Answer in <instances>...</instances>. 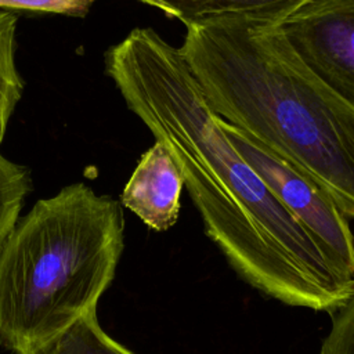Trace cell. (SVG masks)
<instances>
[{
	"label": "cell",
	"mask_w": 354,
	"mask_h": 354,
	"mask_svg": "<svg viewBox=\"0 0 354 354\" xmlns=\"http://www.w3.org/2000/svg\"><path fill=\"white\" fill-rule=\"evenodd\" d=\"M127 108L180 167L207 236L235 272L288 306L335 311L353 279L339 274L224 133L180 48L136 28L105 53Z\"/></svg>",
	"instance_id": "obj_1"
},
{
	"label": "cell",
	"mask_w": 354,
	"mask_h": 354,
	"mask_svg": "<svg viewBox=\"0 0 354 354\" xmlns=\"http://www.w3.org/2000/svg\"><path fill=\"white\" fill-rule=\"evenodd\" d=\"M212 111L311 178L354 218V108L277 26L188 28L180 47Z\"/></svg>",
	"instance_id": "obj_2"
},
{
	"label": "cell",
	"mask_w": 354,
	"mask_h": 354,
	"mask_svg": "<svg viewBox=\"0 0 354 354\" xmlns=\"http://www.w3.org/2000/svg\"><path fill=\"white\" fill-rule=\"evenodd\" d=\"M120 202L72 183L39 199L0 243V343L33 354L97 311L124 246Z\"/></svg>",
	"instance_id": "obj_3"
},
{
	"label": "cell",
	"mask_w": 354,
	"mask_h": 354,
	"mask_svg": "<svg viewBox=\"0 0 354 354\" xmlns=\"http://www.w3.org/2000/svg\"><path fill=\"white\" fill-rule=\"evenodd\" d=\"M220 123L238 152L272 195L304 227L333 268L343 277L354 279V236L347 217L332 198L311 178L259 141L221 118Z\"/></svg>",
	"instance_id": "obj_4"
},
{
	"label": "cell",
	"mask_w": 354,
	"mask_h": 354,
	"mask_svg": "<svg viewBox=\"0 0 354 354\" xmlns=\"http://www.w3.org/2000/svg\"><path fill=\"white\" fill-rule=\"evenodd\" d=\"M277 29L299 59L354 108V0H304Z\"/></svg>",
	"instance_id": "obj_5"
},
{
	"label": "cell",
	"mask_w": 354,
	"mask_h": 354,
	"mask_svg": "<svg viewBox=\"0 0 354 354\" xmlns=\"http://www.w3.org/2000/svg\"><path fill=\"white\" fill-rule=\"evenodd\" d=\"M184 177L169 149L159 141L147 149L127 180L120 205L151 230L163 232L178 218Z\"/></svg>",
	"instance_id": "obj_6"
},
{
	"label": "cell",
	"mask_w": 354,
	"mask_h": 354,
	"mask_svg": "<svg viewBox=\"0 0 354 354\" xmlns=\"http://www.w3.org/2000/svg\"><path fill=\"white\" fill-rule=\"evenodd\" d=\"M160 10L185 28L228 22L278 26L304 0H138Z\"/></svg>",
	"instance_id": "obj_7"
},
{
	"label": "cell",
	"mask_w": 354,
	"mask_h": 354,
	"mask_svg": "<svg viewBox=\"0 0 354 354\" xmlns=\"http://www.w3.org/2000/svg\"><path fill=\"white\" fill-rule=\"evenodd\" d=\"M33 354H134L105 333L90 311Z\"/></svg>",
	"instance_id": "obj_8"
},
{
	"label": "cell",
	"mask_w": 354,
	"mask_h": 354,
	"mask_svg": "<svg viewBox=\"0 0 354 354\" xmlns=\"http://www.w3.org/2000/svg\"><path fill=\"white\" fill-rule=\"evenodd\" d=\"M17 22L11 11L0 10V145L24 94V82L15 64Z\"/></svg>",
	"instance_id": "obj_9"
},
{
	"label": "cell",
	"mask_w": 354,
	"mask_h": 354,
	"mask_svg": "<svg viewBox=\"0 0 354 354\" xmlns=\"http://www.w3.org/2000/svg\"><path fill=\"white\" fill-rule=\"evenodd\" d=\"M30 189L29 169L8 159L0 151V243L19 218Z\"/></svg>",
	"instance_id": "obj_10"
},
{
	"label": "cell",
	"mask_w": 354,
	"mask_h": 354,
	"mask_svg": "<svg viewBox=\"0 0 354 354\" xmlns=\"http://www.w3.org/2000/svg\"><path fill=\"white\" fill-rule=\"evenodd\" d=\"M332 314V326L319 354H354V286L346 301Z\"/></svg>",
	"instance_id": "obj_11"
},
{
	"label": "cell",
	"mask_w": 354,
	"mask_h": 354,
	"mask_svg": "<svg viewBox=\"0 0 354 354\" xmlns=\"http://www.w3.org/2000/svg\"><path fill=\"white\" fill-rule=\"evenodd\" d=\"M95 0H0V8L84 17Z\"/></svg>",
	"instance_id": "obj_12"
}]
</instances>
